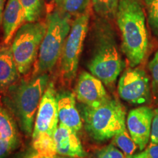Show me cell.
<instances>
[{"instance_id": "6da1fadb", "label": "cell", "mask_w": 158, "mask_h": 158, "mask_svg": "<svg viewBox=\"0 0 158 158\" xmlns=\"http://www.w3.org/2000/svg\"><path fill=\"white\" fill-rule=\"evenodd\" d=\"M116 21L121 32L122 49L130 66L143 62L149 47V37L143 6L139 0H120Z\"/></svg>"}, {"instance_id": "7a4b0ae2", "label": "cell", "mask_w": 158, "mask_h": 158, "mask_svg": "<svg viewBox=\"0 0 158 158\" xmlns=\"http://www.w3.org/2000/svg\"><path fill=\"white\" fill-rule=\"evenodd\" d=\"M46 73L36 75L27 81L13 85L7 92L5 102L17 118L20 127L26 135L32 132L35 114L48 85Z\"/></svg>"}, {"instance_id": "3957f363", "label": "cell", "mask_w": 158, "mask_h": 158, "mask_svg": "<svg viewBox=\"0 0 158 158\" xmlns=\"http://www.w3.org/2000/svg\"><path fill=\"white\" fill-rule=\"evenodd\" d=\"M95 42L88 68L106 86L113 85L121 73L124 63L115 34L107 23H99L95 29Z\"/></svg>"}, {"instance_id": "277c9868", "label": "cell", "mask_w": 158, "mask_h": 158, "mask_svg": "<svg viewBox=\"0 0 158 158\" xmlns=\"http://www.w3.org/2000/svg\"><path fill=\"white\" fill-rule=\"evenodd\" d=\"M81 114L86 132L97 141L110 139L127 127L125 109L116 99L94 107L84 105Z\"/></svg>"}, {"instance_id": "5b68a950", "label": "cell", "mask_w": 158, "mask_h": 158, "mask_svg": "<svg viewBox=\"0 0 158 158\" xmlns=\"http://www.w3.org/2000/svg\"><path fill=\"white\" fill-rule=\"evenodd\" d=\"M70 20L69 15L59 9L47 15L46 31L40 47L35 75L46 73L58 62L70 31Z\"/></svg>"}, {"instance_id": "8992f818", "label": "cell", "mask_w": 158, "mask_h": 158, "mask_svg": "<svg viewBox=\"0 0 158 158\" xmlns=\"http://www.w3.org/2000/svg\"><path fill=\"white\" fill-rule=\"evenodd\" d=\"M45 31L46 21L27 22L16 31L11 48L20 74H27L35 62Z\"/></svg>"}, {"instance_id": "52a82bcc", "label": "cell", "mask_w": 158, "mask_h": 158, "mask_svg": "<svg viewBox=\"0 0 158 158\" xmlns=\"http://www.w3.org/2000/svg\"><path fill=\"white\" fill-rule=\"evenodd\" d=\"M89 18L90 8L76 17L65 40L60 57V72L62 78L66 81L73 80L76 76L79 58L88 31Z\"/></svg>"}, {"instance_id": "ba28073f", "label": "cell", "mask_w": 158, "mask_h": 158, "mask_svg": "<svg viewBox=\"0 0 158 158\" xmlns=\"http://www.w3.org/2000/svg\"><path fill=\"white\" fill-rule=\"evenodd\" d=\"M118 93L130 104L148 103L151 98V84L146 71L136 67L126 69L118 81Z\"/></svg>"}, {"instance_id": "9c48e42d", "label": "cell", "mask_w": 158, "mask_h": 158, "mask_svg": "<svg viewBox=\"0 0 158 158\" xmlns=\"http://www.w3.org/2000/svg\"><path fill=\"white\" fill-rule=\"evenodd\" d=\"M59 120L56 92L53 83H49L37 110L32 140L39 136L54 138L59 125Z\"/></svg>"}, {"instance_id": "30bf717a", "label": "cell", "mask_w": 158, "mask_h": 158, "mask_svg": "<svg viewBox=\"0 0 158 158\" xmlns=\"http://www.w3.org/2000/svg\"><path fill=\"white\" fill-rule=\"evenodd\" d=\"M153 116L154 110L146 106L134 108L128 113L127 129L141 151L146 149L150 141Z\"/></svg>"}, {"instance_id": "8fae6325", "label": "cell", "mask_w": 158, "mask_h": 158, "mask_svg": "<svg viewBox=\"0 0 158 158\" xmlns=\"http://www.w3.org/2000/svg\"><path fill=\"white\" fill-rule=\"evenodd\" d=\"M100 79L87 72L79 76L76 88L77 100L84 106L94 107L100 106L110 98Z\"/></svg>"}, {"instance_id": "7c38bea8", "label": "cell", "mask_w": 158, "mask_h": 158, "mask_svg": "<svg viewBox=\"0 0 158 158\" xmlns=\"http://www.w3.org/2000/svg\"><path fill=\"white\" fill-rule=\"evenodd\" d=\"M57 155L73 158H86L87 153L74 130L59 123L54 134Z\"/></svg>"}, {"instance_id": "4fadbf2b", "label": "cell", "mask_w": 158, "mask_h": 158, "mask_svg": "<svg viewBox=\"0 0 158 158\" xmlns=\"http://www.w3.org/2000/svg\"><path fill=\"white\" fill-rule=\"evenodd\" d=\"M56 100L60 123L78 133L82 128L83 122L76 107V95L65 91L56 94Z\"/></svg>"}, {"instance_id": "5bb4252c", "label": "cell", "mask_w": 158, "mask_h": 158, "mask_svg": "<svg viewBox=\"0 0 158 158\" xmlns=\"http://www.w3.org/2000/svg\"><path fill=\"white\" fill-rule=\"evenodd\" d=\"M25 20V14L19 0H7L2 17L4 43L5 44L12 40L16 31Z\"/></svg>"}, {"instance_id": "9a60e30c", "label": "cell", "mask_w": 158, "mask_h": 158, "mask_svg": "<svg viewBox=\"0 0 158 158\" xmlns=\"http://www.w3.org/2000/svg\"><path fill=\"white\" fill-rule=\"evenodd\" d=\"M11 46L0 50V90L8 89L19 78Z\"/></svg>"}, {"instance_id": "2e32d148", "label": "cell", "mask_w": 158, "mask_h": 158, "mask_svg": "<svg viewBox=\"0 0 158 158\" xmlns=\"http://www.w3.org/2000/svg\"><path fill=\"white\" fill-rule=\"evenodd\" d=\"M0 137L17 146L19 134L14 120L7 110L0 106Z\"/></svg>"}, {"instance_id": "e0dca14e", "label": "cell", "mask_w": 158, "mask_h": 158, "mask_svg": "<svg viewBox=\"0 0 158 158\" xmlns=\"http://www.w3.org/2000/svg\"><path fill=\"white\" fill-rule=\"evenodd\" d=\"M56 3L61 11L76 18L90 8L91 0H58Z\"/></svg>"}, {"instance_id": "ac0fdd59", "label": "cell", "mask_w": 158, "mask_h": 158, "mask_svg": "<svg viewBox=\"0 0 158 158\" xmlns=\"http://www.w3.org/2000/svg\"><path fill=\"white\" fill-rule=\"evenodd\" d=\"M113 143L119 148V149L127 157L133 156L136 150L138 149L137 144L130 136L127 127L114 136L113 138Z\"/></svg>"}, {"instance_id": "d6986e66", "label": "cell", "mask_w": 158, "mask_h": 158, "mask_svg": "<svg viewBox=\"0 0 158 158\" xmlns=\"http://www.w3.org/2000/svg\"><path fill=\"white\" fill-rule=\"evenodd\" d=\"M25 14L27 22H35L43 12V0H19Z\"/></svg>"}, {"instance_id": "ffe728a7", "label": "cell", "mask_w": 158, "mask_h": 158, "mask_svg": "<svg viewBox=\"0 0 158 158\" xmlns=\"http://www.w3.org/2000/svg\"><path fill=\"white\" fill-rule=\"evenodd\" d=\"M33 148L35 152L45 157L57 155L54 138L49 136H39L32 140Z\"/></svg>"}, {"instance_id": "44dd1931", "label": "cell", "mask_w": 158, "mask_h": 158, "mask_svg": "<svg viewBox=\"0 0 158 158\" xmlns=\"http://www.w3.org/2000/svg\"><path fill=\"white\" fill-rule=\"evenodd\" d=\"M120 0H92L94 11L100 16L113 18L116 16Z\"/></svg>"}, {"instance_id": "7402d4cb", "label": "cell", "mask_w": 158, "mask_h": 158, "mask_svg": "<svg viewBox=\"0 0 158 158\" xmlns=\"http://www.w3.org/2000/svg\"><path fill=\"white\" fill-rule=\"evenodd\" d=\"M148 12V22L153 34L158 37V0H145Z\"/></svg>"}, {"instance_id": "603a6c76", "label": "cell", "mask_w": 158, "mask_h": 158, "mask_svg": "<svg viewBox=\"0 0 158 158\" xmlns=\"http://www.w3.org/2000/svg\"><path fill=\"white\" fill-rule=\"evenodd\" d=\"M148 68L151 75L152 81V90L154 95L158 97V50L154 54L152 59H151Z\"/></svg>"}, {"instance_id": "cb8c5ba5", "label": "cell", "mask_w": 158, "mask_h": 158, "mask_svg": "<svg viewBox=\"0 0 158 158\" xmlns=\"http://www.w3.org/2000/svg\"><path fill=\"white\" fill-rule=\"evenodd\" d=\"M97 158H127L120 149L116 148L114 143L105 147L98 153Z\"/></svg>"}, {"instance_id": "d4e9b609", "label": "cell", "mask_w": 158, "mask_h": 158, "mask_svg": "<svg viewBox=\"0 0 158 158\" xmlns=\"http://www.w3.org/2000/svg\"><path fill=\"white\" fill-rule=\"evenodd\" d=\"M17 146L0 137V158H5Z\"/></svg>"}, {"instance_id": "484cf974", "label": "cell", "mask_w": 158, "mask_h": 158, "mask_svg": "<svg viewBox=\"0 0 158 158\" xmlns=\"http://www.w3.org/2000/svg\"><path fill=\"white\" fill-rule=\"evenodd\" d=\"M150 142L158 143V108L154 110Z\"/></svg>"}, {"instance_id": "4316f807", "label": "cell", "mask_w": 158, "mask_h": 158, "mask_svg": "<svg viewBox=\"0 0 158 158\" xmlns=\"http://www.w3.org/2000/svg\"><path fill=\"white\" fill-rule=\"evenodd\" d=\"M144 152L149 158H158V143L149 142Z\"/></svg>"}, {"instance_id": "83f0119b", "label": "cell", "mask_w": 158, "mask_h": 158, "mask_svg": "<svg viewBox=\"0 0 158 158\" xmlns=\"http://www.w3.org/2000/svg\"><path fill=\"white\" fill-rule=\"evenodd\" d=\"M5 0H0V26L2 23V17L4 10H5Z\"/></svg>"}, {"instance_id": "f1b7e54d", "label": "cell", "mask_w": 158, "mask_h": 158, "mask_svg": "<svg viewBox=\"0 0 158 158\" xmlns=\"http://www.w3.org/2000/svg\"><path fill=\"white\" fill-rule=\"evenodd\" d=\"M48 157H45V156L40 155V154L36 152L31 154H28V155H27L23 157V158H48Z\"/></svg>"}, {"instance_id": "f546056e", "label": "cell", "mask_w": 158, "mask_h": 158, "mask_svg": "<svg viewBox=\"0 0 158 158\" xmlns=\"http://www.w3.org/2000/svg\"><path fill=\"white\" fill-rule=\"evenodd\" d=\"M127 158H149V157L147 155V154L145 153V152L143 151L141 152L136 154V155H133L131 157H129Z\"/></svg>"}, {"instance_id": "4dcf8cb0", "label": "cell", "mask_w": 158, "mask_h": 158, "mask_svg": "<svg viewBox=\"0 0 158 158\" xmlns=\"http://www.w3.org/2000/svg\"><path fill=\"white\" fill-rule=\"evenodd\" d=\"M48 158H73V157H65V156H59V155H54L51 156V157H48Z\"/></svg>"}, {"instance_id": "1f68e13d", "label": "cell", "mask_w": 158, "mask_h": 158, "mask_svg": "<svg viewBox=\"0 0 158 158\" xmlns=\"http://www.w3.org/2000/svg\"><path fill=\"white\" fill-rule=\"evenodd\" d=\"M55 1H56V2H58V0H55Z\"/></svg>"}]
</instances>
